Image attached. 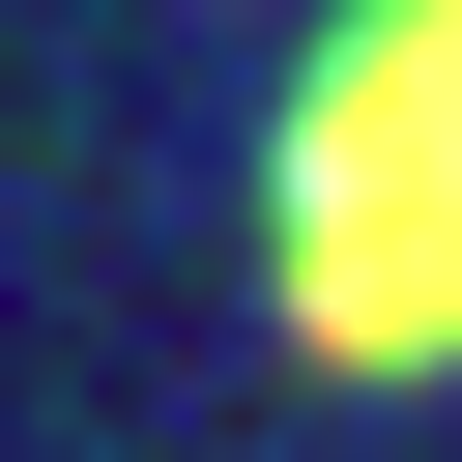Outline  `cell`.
<instances>
[{
    "label": "cell",
    "mask_w": 462,
    "mask_h": 462,
    "mask_svg": "<svg viewBox=\"0 0 462 462\" xmlns=\"http://www.w3.org/2000/svg\"><path fill=\"white\" fill-rule=\"evenodd\" d=\"M289 318L346 375H462V0H346L289 87Z\"/></svg>",
    "instance_id": "cell-1"
}]
</instances>
